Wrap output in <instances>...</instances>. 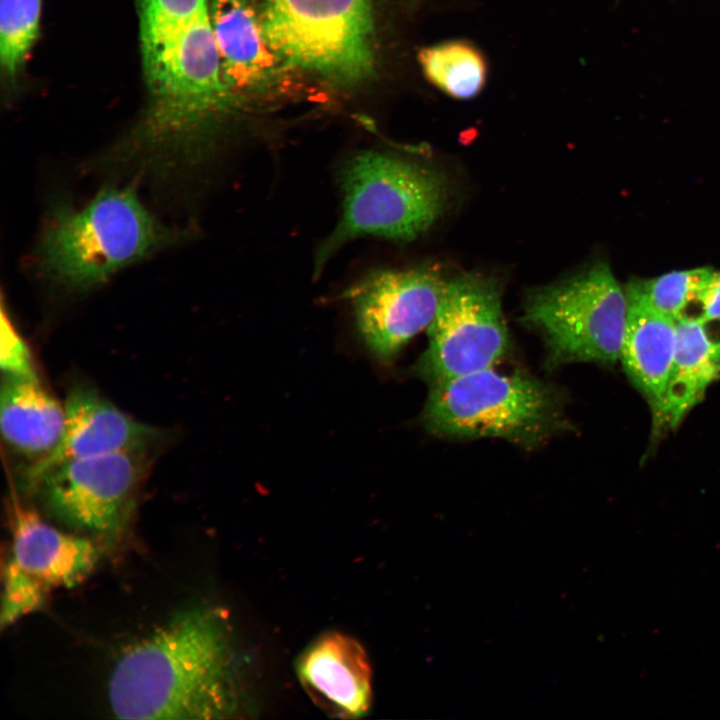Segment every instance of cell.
I'll return each instance as SVG.
<instances>
[{
    "instance_id": "1",
    "label": "cell",
    "mask_w": 720,
    "mask_h": 720,
    "mask_svg": "<svg viewBox=\"0 0 720 720\" xmlns=\"http://www.w3.org/2000/svg\"><path fill=\"white\" fill-rule=\"evenodd\" d=\"M238 676L226 616L196 607L122 653L108 699L121 719H222L238 710Z\"/></svg>"
},
{
    "instance_id": "2",
    "label": "cell",
    "mask_w": 720,
    "mask_h": 720,
    "mask_svg": "<svg viewBox=\"0 0 720 720\" xmlns=\"http://www.w3.org/2000/svg\"><path fill=\"white\" fill-rule=\"evenodd\" d=\"M185 234L153 215L133 185L107 186L84 205L65 199L50 205L35 246L34 264L51 285L81 294L178 244Z\"/></svg>"
},
{
    "instance_id": "3",
    "label": "cell",
    "mask_w": 720,
    "mask_h": 720,
    "mask_svg": "<svg viewBox=\"0 0 720 720\" xmlns=\"http://www.w3.org/2000/svg\"><path fill=\"white\" fill-rule=\"evenodd\" d=\"M339 185L340 218L317 249L316 275L357 238L415 239L436 221L446 202V183L438 171L380 150L352 154L340 169Z\"/></svg>"
},
{
    "instance_id": "4",
    "label": "cell",
    "mask_w": 720,
    "mask_h": 720,
    "mask_svg": "<svg viewBox=\"0 0 720 720\" xmlns=\"http://www.w3.org/2000/svg\"><path fill=\"white\" fill-rule=\"evenodd\" d=\"M421 418L438 437L499 438L525 449L569 428L554 387L527 373L494 367L430 385Z\"/></svg>"
},
{
    "instance_id": "5",
    "label": "cell",
    "mask_w": 720,
    "mask_h": 720,
    "mask_svg": "<svg viewBox=\"0 0 720 720\" xmlns=\"http://www.w3.org/2000/svg\"><path fill=\"white\" fill-rule=\"evenodd\" d=\"M266 38L284 65L339 84L374 72L371 0H264Z\"/></svg>"
},
{
    "instance_id": "6",
    "label": "cell",
    "mask_w": 720,
    "mask_h": 720,
    "mask_svg": "<svg viewBox=\"0 0 720 720\" xmlns=\"http://www.w3.org/2000/svg\"><path fill=\"white\" fill-rule=\"evenodd\" d=\"M628 301L610 267L597 262L561 283L531 293L523 321L542 336L551 368L620 358Z\"/></svg>"
},
{
    "instance_id": "7",
    "label": "cell",
    "mask_w": 720,
    "mask_h": 720,
    "mask_svg": "<svg viewBox=\"0 0 720 720\" xmlns=\"http://www.w3.org/2000/svg\"><path fill=\"white\" fill-rule=\"evenodd\" d=\"M149 457L150 450H133L67 460L46 470L32 489L67 528L111 542L126 528Z\"/></svg>"
},
{
    "instance_id": "8",
    "label": "cell",
    "mask_w": 720,
    "mask_h": 720,
    "mask_svg": "<svg viewBox=\"0 0 720 720\" xmlns=\"http://www.w3.org/2000/svg\"><path fill=\"white\" fill-rule=\"evenodd\" d=\"M427 331L415 370L429 386L494 367L510 346L497 282L474 274L449 280Z\"/></svg>"
},
{
    "instance_id": "9",
    "label": "cell",
    "mask_w": 720,
    "mask_h": 720,
    "mask_svg": "<svg viewBox=\"0 0 720 720\" xmlns=\"http://www.w3.org/2000/svg\"><path fill=\"white\" fill-rule=\"evenodd\" d=\"M449 280L434 265L375 269L347 291L363 342L389 363L432 323Z\"/></svg>"
},
{
    "instance_id": "10",
    "label": "cell",
    "mask_w": 720,
    "mask_h": 720,
    "mask_svg": "<svg viewBox=\"0 0 720 720\" xmlns=\"http://www.w3.org/2000/svg\"><path fill=\"white\" fill-rule=\"evenodd\" d=\"M64 432L56 449L26 472L31 490L37 479L58 463L123 451L150 450L163 433L118 409L88 385L70 389L64 401Z\"/></svg>"
},
{
    "instance_id": "11",
    "label": "cell",
    "mask_w": 720,
    "mask_h": 720,
    "mask_svg": "<svg viewBox=\"0 0 720 720\" xmlns=\"http://www.w3.org/2000/svg\"><path fill=\"white\" fill-rule=\"evenodd\" d=\"M296 672L312 701L333 717L359 718L371 706V668L354 638L338 631L316 637L299 655Z\"/></svg>"
},
{
    "instance_id": "12",
    "label": "cell",
    "mask_w": 720,
    "mask_h": 720,
    "mask_svg": "<svg viewBox=\"0 0 720 720\" xmlns=\"http://www.w3.org/2000/svg\"><path fill=\"white\" fill-rule=\"evenodd\" d=\"M210 20L229 91L237 96L272 84L284 64L266 38L257 0H213Z\"/></svg>"
},
{
    "instance_id": "13",
    "label": "cell",
    "mask_w": 720,
    "mask_h": 720,
    "mask_svg": "<svg viewBox=\"0 0 720 720\" xmlns=\"http://www.w3.org/2000/svg\"><path fill=\"white\" fill-rule=\"evenodd\" d=\"M12 512L9 559L46 589L72 588L94 570L99 551L92 539L57 529L16 499Z\"/></svg>"
},
{
    "instance_id": "14",
    "label": "cell",
    "mask_w": 720,
    "mask_h": 720,
    "mask_svg": "<svg viewBox=\"0 0 720 720\" xmlns=\"http://www.w3.org/2000/svg\"><path fill=\"white\" fill-rule=\"evenodd\" d=\"M626 297L627 322L619 360L648 401L657 428L673 363L676 321L636 298Z\"/></svg>"
},
{
    "instance_id": "15",
    "label": "cell",
    "mask_w": 720,
    "mask_h": 720,
    "mask_svg": "<svg viewBox=\"0 0 720 720\" xmlns=\"http://www.w3.org/2000/svg\"><path fill=\"white\" fill-rule=\"evenodd\" d=\"M720 376V318L676 321V344L657 429H673Z\"/></svg>"
},
{
    "instance_id": "16",
    "label": "cell",
    "mask_w": 720,
    "mask_h": 720,
    "mask_svg": "<svg viewBox=\"0 0 720 720\" xmlns=\"http://www.w3.org/2000/svg\"><path fill=\"white\" fill-rule=\"evenodd\" d=\"M0 400L1 433L7 445L34 458L33 464L48 457L64 432V405L39 379L3 377Z\"/></svg>"
},
{
    "instance_id": "17",
    "label": "cell",
    "mask_w": 720,
    "mask_h": 720,
    "mask_svg": "<svg viewBox=\"0 0 720 720\" xmlns=\"http://www.w3.org/2000/svg\"><path fill=\"white\" fill-rule=\"evenodd\" d=\"M418 61L425 78L450 97L473 98L485 85V58L467 41L451 40L425 47L419 51Z\"/></svg>"
},
{
    "instance_id": "18",
    "label": "cell",
    "mask_w": 720,
    "mask_h": 720,
    "mask_svg": "<svg viewBox=\"0 0 720 720\" xmlns=\"http://www.w3.org/2000/svg\"><path fill=\"white\" fill-rule=\"evenodd\" d=\"M712 272L710 267L672 271L651 279L630 281L625 292L677 321L686 314Z\"/></svg>"
},
{
    "instance_id": "19",
    "label": "cell",
    "mask_w": 720,
    "mask_h": 720,
    "mask_svg": "<svg viewBox=\"0 0 720 720\" xmlns=\"http://www.w3.org/2000/svg\"><path fill=\"white\" fill-rule=\"evenodd\" d=\"M42 0H1L0 62L7 76H15L39 35Z\"/></svg>"
},
{
    "instance_id": "20",
    "label": "cell",
    "mask_w": 720,
    "mask_h": 720,
    "mask_svg": "<svg viewBox=\"0 0 720 720\" xmlns=\"http://www.w3.org/2000/svg\"><path fill=\"white\" fill-rule=\"evenodd\" d=\"M49 592L42 584L24 573L10 559L4 569V592L0 624L7 627L19 618L39 609Z\"/></svg>"
},
{
    "instance_id": "21",
    "label": "cell",
    "mask_w": 720,
    "mask_h": 720,
    "mask_svg": "<svg viewBox=\"0 0 720 720\" xmlns=\"http://www.w3.org/2000/svg\"><path fill=\"white\" fill-rule=\"evenodd\" d=\"M0 366L3 377L38 379L26 342L12 323L2 303Z\"/></svg>"
},
{
    "instance_id": "22",
    "label": "cell",
    "mask_w": 720,
    "mask_h": 720,
    "mask_svg": "<svg viewBox=\"0 0 720 720\" xmlns=\"http://www.w3.org/2000/svg\"><path fill=\"white\" fill-rule=\"evenodd\" d=\"M683 317L720 318V271L713 270Z\"/></svg>"
}]
</instances>
